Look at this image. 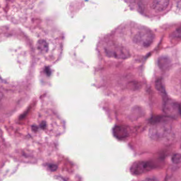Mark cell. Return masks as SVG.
<instances>
[{
  "instance_id": "6da1fadb",
  "label": "cell",
  "mask_w": 181,
  "mask_h": 181,
  "mask_svg": "<svg viewBox=\"0 0 181 181\" xmlns=\"http://www.w3.org/2000/svg\"><path fill=\"white\" fill-rule=\"evenodd\" d=\"M171 128L166 123H155L151 127L150 135L151 138L156 140L167 139L171 135Z\"/></svg>"
},
{
  "instance_id": "7a4b0ae2",
  "label": "cell",
  "mask_w": 181,
  "mask_h": 181,
  "mask_svg": "<svg viewBox=\"0 0 181 181\" xmlns=\"http://www.w3.org/2000/svg\"><path fill=\"white\" fill-rule=\"evenodd\" d=\"M155 38L154 34L148 29H142L135 34L133 40L135 43L144 47H148L151 45Z\"/></svg>"
},
{
  "instance_id": "3957f363",
  "label": "cell",
  "mask_w": 181,
  "mask_h": 181,
  "mask_svg": "<svg viewBox=\"0 0 181 181\" xmlns=\"http://www.w3.org/2000/svg\"><path fill=\"white\" fill-rule=\"evenodd\" d=\"M105 51L108 56L118 59H125L130 55L127 49L114 44L108 45L105 48Z\"/></svg>"
},
{
  "instance_id": "277c9868",
  "label": "cell",
  "mask_w": 181,
  "mask_h": 181,
  "mask_svg": "<svg viewBox=\"0 0 181 181\" xmlns=\"http://www.w3.org/2000/svg\"><path fill=\"white\" fill-rule=\"evenodd\" d=\"M153 165L149 161H138L132 165L131 172L134 175H140L152 170Z\"/></svg>"
},
{
  "instance_id": "5b68a950",
  "label": "cell",
  "mask_w": 181,
  "mask_h": 181,
  "mask_svg": "<svg viewBox=\"0 0 181 181\" xmlns=\"http://www.w3.org/2000/svg\"><path fill=\"white\" fill-rule=\"evenodd\" d=\"M164 112L172 118H178L180 116V104L173 101H168L164 105Z\"/></svg>"
},
{
  "instance_id": "8992f818",
  "label": "cell",
  "mask_w": 181,
  "mask_h": 181,
  "mask_svg": "<svg viewBox=\"0 0 181 181\" xmlns=\"http://www.w3.org/2000/svg\"><path fill=\"white\" fill-rule=\"evenodd\" d=\"M169 3L170 0H153L151 8L156 12H161L166 9Z\"/></svg>"
},
{
  "instance_id": "52a82bcc",
  "label": "cell",
  "mask_w": 181,
  "mask_h": 181,
  "mask_svg": "<svg viewBox=\"0 0 181 181\" xmlns=\"http://www.w3.org/2000/svg\"><path fill=\"white\" fill-rule=\"evenodd\" d=\"M113 135L115 138L120 140L127 138L129 135V130L124 126H116L113 129Z\"/></svg>"
},
{
  "instance_id": "ba28073f",
  "label": "cell",
  "mask_w": 181,
  "mask_h": 181,
  "mask_svg": "<svg viewBox=\"0 0 181 181\" xmlns=\"http://www.w3.org/2000/svg\"><path fill=\"white\" fill-rule=\"evenodd\" d=\"M173 163L175 164H180L181 163V155L179 154H176L173 156L172 158Z\"/></svg>"
},
{
  "instance_id": "9c48e42d",
  "label": "cell",
  "mask_w": 181,
  "mask_h": 181,
  "mask_svg": "<svg viewBox=\"0 0 181 181\" xmlns=\"http://www.w3.org/2000/svg\"><path fill=\"white\" fill-rule=\"evenodd\" d=\"M168 60L165 58H163V59H161V58L159 59V60L158 61L159 65L161 68H164L165 66L168 65V62L165 63Z\"/></svg>"
},
{
  "instance_id": "30bf717a",
  "label": "cell",
  "mask_w": 181,
  "mask_h": 181,
  "mask_svg": "<svg viewBox=\"0 0 181 181\" xmlns=\"http://www.w3.org/2000/svg\"><path fill=\"white\" fill-rule=\"evenodd\" d=\"M172 36L173 37L180 38L181 37V28H179L178 29H177L175 32L173 34Z\"/></svg>"
},
{
  "instance_id": "8fae6325",
  "label": "cell",
  "mask_w": 181,
  "mask_h": 181,
  "mask_svg": "<svg viewBox=\"0 0 181 181\" xmlns=\"http://www.w3.org/2000/svg\"><path fill=\"white\" fill-rule=\"evenodd\" d=\"M3 97V94L1 92H0V103H1V101L2 100Z\"/></svg>"
}]
</instances>
